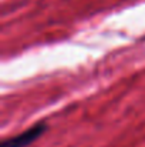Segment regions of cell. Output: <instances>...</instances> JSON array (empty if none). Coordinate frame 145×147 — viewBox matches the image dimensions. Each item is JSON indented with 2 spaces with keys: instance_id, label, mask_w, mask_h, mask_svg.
Listing matches in <instances>:
<instances>
[{
  "instance_id": "obj_1",
  "label": "cell",
  "mask_w": 145,
  "mask_h": 147,
  "mask_svg": "<svg viewBox=\"0 0 145 147\" xmlns=\"http://www.w3.org/2000/svg\"><path fill=\"white\" fill-rule=\"evenodd\" d=\"M46 130H47V124L46 123H43V121L36 123L34 126L26 129L24 131L19 133L17 136L3 140L0 143V147H27L30 146L31 143H34L36 140H39L44 134Z\"/></svg>"
}]
</instances>
